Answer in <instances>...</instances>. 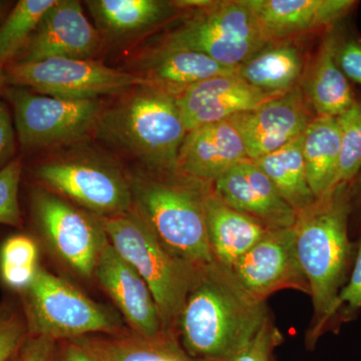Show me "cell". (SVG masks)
Returning a JSON list of instances; mask_svg holds the SVG:
<instances>
[{"mask_svg": "<svg viewBox=\"0 0 361 361\" xmlns=\"http://www.w3.org/2000/svg\"><path fill=\"white\" fill-rule=\"evenodd\" d=\"M20 297L30 336L61 342L97 334L115 336L127 330L110 308L42 267Z\"/></svg>", "mask_w": 361, "mask_h": 361, "instance_id": "cell-6", "label": "cell"}, {"mask_svg": "<svg viewBox=\"0 0 361 361\" xmlns=\"http://www.w3.org/2000/svg\"><path fill=\"white\" fill-rule=\"evenodd\" d=\"M300 85L273 97L254 110L228 118L234 125L250 160H258L303 135L313 120Z\"/></svg>", "mask_w": 361, "mask_h": 361, "instance_id": "cell-13", "label": "cell"}, {"mask_svg": "<svg viewBox=\"0 0 361 361\" xmlns=\"http://www.w3.org/2000/svg\"><path fill=\"white\" fill-rule=\"evenodd\" d=\"M336 120L341 132L337 185H351L361 172V104L356 102Z\"/></svg>", "mask_w": 361, "mask_h": 361, "instance_id": "cell-30", "label": "cell"}, {"mask_svg": "<svg viewBox=\"0 0 361 361\" xmlns=\"http://www.w3.org/2000/svg\"><path fill=\"white\" fill-rule=\"evenodd\" d=\"M99 219L111 245L148 285L164 329L176 334L183 304L202 268L173 256L134 209Z\"/></svg>", "mask_w": 361, "mask_h": 361, "instance_id": "cell-5", "label": "cell"}, {"mask_svg": "<svg viewBox=\"0 0 361 361\" xmlns=\"http://www.w3.org/2000/svg\"><path fill=\"white\" fill-rule=\"evenodd\" d=\"M7 84L26 87L44 96L68 99H99L146 85L144 77L92 61L52 58L11 63Z\"/></svg>", "mask_w": 361, "mask_h": 361, "instance_id": "cell-8", "label": "cell"}, {"mask_svg": "<svg viewBox=\"0 0 361 361\" xmlns=\"http://www.w3.org/2000/svg\"><path fill=\"white\" fill-rule=\"evenodd\" d=\"M353 270L337 300V312L332 330L338 331L342 323L355 319L361 311V235L355 243Z\"/></svg>", "mask_w": 361, "mask_h": 361, "instance_id": "cell-33", "label": "cell"}, {"mask_svg": "<svg viewBox=\"0 0 361 361\" xmlns=\"http://www.w3.org/2000/svg\"><path fill=\"white\" fill-rule=\"evenodd\" d=\"M20 361H61L59 341L28 336L20 348Z\"/></svg>", "mask_w": 361, "mask_h": 361, "instance_id": "cell-35", "label": "cell"}, {"mask_svg": "<svg viewBox=\"0 0 361 361\" xmlns=\"http://www.w3.org/2000/svg\"><path fill=\"white\" fill-rule=\"evenodd\" d=\"M280 94L247 84L237 73L210 78L188 87L176 97L187 133L254 110Z\"/></svg>", "mask_w": 361, "mask_h": 361, "instance_id": "cell-16", "label": "cell"}, {"mask_svg": "<svg viewBox=\"0 0 361 361\" xmlns=\"http://www.w3.org/2000/svg\"><path fill=\"white\" fill-rule=\"evenodd\" d=\"M302 153L308 185L318 200L338 186L341 132L336 118L311 121L303 134Z\"/></svg>", "mask_w": 361, "mask_h": 361, "instance_id": "cell-23", "label": "cell"}, {"mask_svg": "<svg viewBox=\"0 0 361 361\" xmlns=\"http://www.w3.org/2000/svg\"><path fill=\"white\" fill-rule=\"evenodd\" d=\"M30 208L40 235L54 255L78 276L94 277L109 242L99 217L44 187L32 190Z\"/></svg>", "mask_w": 361, "mask_h": 361, "instance_id": "cell-9", "label": "cell"}, {"mask_svg": "<svg viewBox=\"0 0 361 361\" xmlns=\"http://www.w3.org/2000/svg\"><path fill=\"white\" fill-rule=\"evenodd\" d=\"M9 361H20V350L18 353H16Z\"/></svg>", "mask_w": 361, "mask_h": 361, "instance_id": "cell-42", "label": "cell"}, {"mask_svg": "<svg viewBox=\"0 0 361 361\" xmlns=\"http://www.w3.org/2000/svg\"><path fill=\"white\" fill-rule=\"evenodd\" d=\"M357 205L360 206V208L361 209V182L360 184V189H358Z\"/></svg>", "mask_w": 361, "mask_h": 361, "instance_id": "cell-41", "label": "cell"}, {"mask_svg": "<svg viewBox=\"0 0 361 361\" xmlns=\"http://www.w3.org/2000/svg\"><path fill=\"white\" fill-rule=\"evenodd\" d=\"M212 187L228 205L260 221L269 229H283L295 225V211L250 159L230 169L213 183Z\"/></svg>", "mask_w": 361, "mask_h": 361, "instance_id": "cell-17", "label": "cell"}, {"mask_svg": "<svg viewBox=\"0 0 361 361\" xmlns=\"http://www.w3.org/2000/svg\"><path fill=\"white\" fill-rule=\"evenodd\" d=\"M302 59L289 44L267 45L242 63L237 75L247 84L268 94H282L295 87Z\"/></svg>", "mask_w": 361, "mask_h": 361, "instance_id": "cell-27", "label": "cell"}, {"mask_svg": "<svg viewBox=\"0 0 361 361\" xmlns=\"http://www.w3.org/2000/svg\"><path fill=\"white\" fill-rule=\"evenodd\" d=\"M302 144L303 135H301L277 151L254 161L297 215L310 209L316 202L308 185Z\"/></svg>", "mask_w": 361, "mask_h": 361, "instance_id": "cell-26", "label": "cell"}, {"mask_svg": "<svg viewBox=\"0 0 361 361\" xmlns=\"http://www.w3.org/2000/svg\"><path fill=\"white\" fill-rule=\"evenodd\" d=\"M282 341V334L269 313L255 336L231 361H276L274 360V350Z\"/></svg>", "mask_w": 361, "mask_h": 361, "instance_id": "cell-34", "label": "cell"}, {"mask_svg": "<svg viewBox=\"0 0 361 361\" xmlns=\"http://www.w3.org/2000/svg\"><path fill=\"white\" fill-rule=\"evenodd\" d=\"M4 94L13 106L18 142L27 152L82 137L103 113L99 99H61L11 85Z\"/></svg>", "mask_w": 361, "mask_h": 361, "instance_id": "cell-10", "label": "cell"}, {"mask_svg": "<svg viewBox=\"0 0 361 361\" xmlns=\"http://www.w3.org/2000/svg\"><path fill=\"white\" fill-rule=\"evenodd\" d=\"M134 210L163 246L195 268L215 262L207 233L204 187L135 178L130 182Z\"/></svg>", "mask_w": 361, "mask_h": 361, "instance_id": "cell-4", "label": "cell"}, {"mask_svg": "<svg viewBox=\"0 0 361 361\" xmlns=\"http://www.w3.org/2000/svg\"><path fill=\"white\" fill-rule=\"evenodd\" d=\"M237 71L238 68L222 65L202 52L163 51L144 78L148 85L177 97L192 85L220 75H235Z\"/></svg>", "mask_w": 361, "mask_h": 361, "instance_id": "cell-24", "label": "cell"}, {"mask_svg": "<svg viewBox=\"0 0 361 361\" xmlns=\"http://www.w3.org/2000/svg\"><path fill=\"white\" fill-rule=\"evenodd\" d=\"M94 129L104 141L151 167L177 172L187 130L176 97L167 92L148 85L135 87L120 103L103 111Z\"/></svg>", "mask_w": 361, "mask_h": 361, "instance_id": "cell-3", "label": "cell"}, {"mask_svg": "<svg viewBox=\"0 0 361 361\" xmlns=\"http://www.w3.org/2000/svg\"><path fill=\"white\" fill-rule=\"evenodd\" d=\"M99 32L127 39L154 27L172 13L173 4L159 0H90L85 2Z\"/></svg>", "mask_w": 361, "mask_h": 361, "instance_id": "cell-25", "label": "cell"}, {"mask_svg": "<svg viewBox=\"0 0 361 361\" xmlns=\"http://www.w3.org/2000/svg\"><path fill=\"white\" fill-rule=\"evenodd\" d=\"M7 4L6 1H0V20L4 18V13H6Z\"/></svg>", "mask_w": 361, "mask_h": 361, "instance_id": "cell-40", "label": "cell"}, {"mask_svg": "<svg viewBox=\"0 0 361 361\" xmlns=\"http://www.w3.org/2000/svg\"><path fill=\"white\" fill-rule=\"evenodd\" d=\"M94 277L122 313L130 331L146 337L167 332L148 285L110 241L102 251Z\"/></svg>", "mask_w": 361, "mask_h": 361, "instance_id": "cell-15", "label": "cell"}, {"mask_svg": "<svg viewBox=\"0 0 361 361\" xmlns=\"http://www.w3.org/2000/svg\"><path fill=\"white\" fill-rule=\"evenodd\" d=\"M23 167V161L18 158L0 169V224L16 228L23 225L18 201Z\"/></svg>", "mask_w": 361, "mask_h": 361, "instance_id": "cell-31", "label": "cell"}, {"mask_svg": "<svg viewBox=\"0 0 361 361\" xmlns=\"http://www.w3.org/2000/svg\"><path fill=\"white\" fill-rule=\"evenodd\" d=\"M61 361H99L89 351L73 341L59 342Z\"/></svg>", "mask_w": 361, "mask_h": 361, "instance_id": "cell-38", "label": "cell"}, {"mask_svg": "<svg viewBox=\"0 0 361 361\" xmlns=\"http://www.w3.org/2000/svg\"><path fill=\"white\" fill-rule=\"evenodd\" d=\"M33 175L45 189L66 197L97 217L134 208L130 182L110 166L87 160L51 161L37 166Z\"/></svg>", "mask_w": 361, "mask_h": 361, "instance_id": "cell-11", "label": "cell"}, {"mask_svg": "<svg viewBox=\"0 0 361 361\" xmlns=\"http://www.w3.org/2000/svg\"><path fill=\"white\" fill-rule=\"evenodd\" d=\"M28 336L23 310L9 300L0 302V361H9Z\"/></svg>", "mask_w": 361, "mask_h": 361, "instance_id": "cell-32", "label": "cell"}, {"mask_svg": "<svg viewBox=\"0 0 361 361\" xmlns=\"http://www.w3.org/2000/svg\"><path fill=\"white\" fill-rule=\"evenodd\" d=\"M204 209L214 260L229 270L249 249L273 230L228 205L214 192L212 185L204 195Z\"/></svg>", "mask_w": 361, "mask_h": 361, "instance_id": "cell-20", "label": "cell"}, {"mask_svg": "<svg viewBox=\"0 0 361 361\" xmlns=\"http://www.w3.org/2000/svg\"><path fill=\"white\" fill-rule=\"evenodd\" d=\"M268 44L312 32L341 20L353 0H244Z\"/></svg>", "mask_w": 361, "mask_h": 361, "instance_id": "cell-19", "label": "cell"}, {"mask_svg": "<svg viewBox=\"0 0 361 361\" xmlns=\"http://www.w3.org/2000/svg\"><path fill=\"white\" fill-rule=\"evenodd\" d=\"M350 184L338 185L297 215L294 233L297 257L308 285L313 316L306 336L311 348L332 330L337 300L355 263L356 245L349 237L353 211Z\"/></svg>", "mask_w": 361, "mask_h": 361, "instance_id": "cell-2", "label": "cell"}, {"mask_svg": "<svg viewBox=\"0 0 361 361\" xmlns=\"http://www.w3.org/2000/svg\"><path fill=\"white\" fill-rule=\"evenodd\" d=\"M248 159L243 140L229 120L187 133L177 160V172L212 185L230 169Z\"/></svg>", "mask_w": 361, "mask_h": 361, "instance_id": "cell-18", "label": "cell"}, {"mask_svg": "<svg viewBox=\"0 0 361 361\" xmlns=\"http://www.w3.org/2000/svg\"><path fill=\"white\" fill-rule=\"evenodd\" d=\"M339 68L346 78L361 85V42L348 40L336 49Z\"/></svg>", "mask_w": 361, "mask_h": 361, "instance_id": "cell-36", "label": "cell"}, {"mask_svg": "<svg viewBox=\"0 0 361 361\" xmlns=\"http://www.w3.org/2000/svg\"><path fill=\"white\" fill-rule=\"evenodd\" d=\"M267 44L244 0L209 2L200 13L169 35L161 52L198 51L222 65L239 68Z\"/></svg>", "mask_w": 361, "mask_h": 361, "instance_id": "cell-7", "label": "cell"}, {"mask_svg": "<svg viewBox=\"0 0 361 361\" xmlns=\"http://www.w3.org/2000/svg\"><path fill=\"white\" fill-rule=\"evenodd\" d=\"M269 314L266 301L250 295L232 271L217 262L202 268L178 317L176 334L197 361H231Z\"/></svg>", "mask_w": 361, "mask_h": 361, "instance_id": "cell-1", "label": "cell"}, {"mask_svg": "<svg viewBox=\"0 0 361 361\" xmlns=\"http://www.w3.org/2000/svg\"><path fill=\"white\" fill-rule=\"evenodd\" d=\"M40 269L39 247L26 234H14L0 246V279L11 290L23 293Z\"/></svg>", "mask_w": 361, "mask_h": 361, "instance_id": "cell-29", "label": "cell"}, {"mask_svg": "<svg viewBox=\"0 0 361 361\" xmlns=\"http://www.w3.org/2000/svg\"><path fill=\"white\" fill-rule=\"evenodd\" d=\"M7 87H8V84H7L6 70L4 68H0V96L6 92Z\"/></svg>", "mask_w": 361, "mask_h": 361, "instance_id": "cell-39", "label": "cell"}, {"mask_svg": "<svg viewBox=\"0 0 361 361\" xmlns=\"http://www.w3.org/2000/svg\"><path fill=\"white\" fill-rule=\"evenodd\" d=\"M336 49L334 37L323 42L301 87L317 116L337 118L356 103L348 78L337 63Z\"/></svg>", "mask_w": 361, "mask_h": 361, "instance_id": "cell-22", "label": "cell"}, {"mask_svg": "<svg viewBox=\"0 0 361 361\" xmlns=\"http://www.w3.org/2000/svg\"><path fill=\"white\" fill-rule=\"evenodd\" d=\"M231 271L240 285L258 300L266 301L284 289L310 294L297 257L294 226L270 230L237 261Z\"/></svg>", "mask_w": 361, "mask_h": 361, "instance_id": "cell-12", "label": "cell"}, {"mask_svg": "<svg viewBox=\"0 0 361 361\" xmlns=\"http://www.w3.org/2000/svg\"><path fill=\"white\" fill-rule=\"evenodd\" d=\"M16 151L13 118L8 106L0 99V169L6 166Z\"/></svg>", "mask_w": 361, "mask_h": 361, "instance_id": "cell-37", "label": "cell"}, {"mask_svg": "<svg viewBox=\"0 0 361 361\" xmlns=\"http://www.w3.org/2000/svg\"><path fill=\"white\" fill-rule=\"evenodd\" d=\"M56 0H20L0 25V68L18 59Z\"/></svg>", "mask_w": 361, "mask_h": 361, "instance_id": "cell-28", "label": "cell"}, {"mask_svg": "<svg viewBox=\"0 0 361 361\" xmlns=\"http://www.w3.org/2000/svg\"><path fill=\"white\" fill-rule=\"evenodd\" d=\"M99 361H197L188 355L176 334L137 336L129 329L115 336H89L73 339Z\"/></svg>", "mask_w": 361, "mask_h": 361, "instance_id": "cell-21", "label": "cell"}, {"mask_svg": "<svg viewBox=\"0 0 361 361\" xmlns=\"http://www.w3.org/2000/svg\"><path fill=\"white\" fill-rule=\"evenodd\" d=\"M102 35L87 20L77 0H56L16 61L52 58L90 59L99 51Z\"/></svg>", "mask_w": 361, "mask_h": 361, "instance_id": "cell-14", "label": "cell"}]
</instances>
